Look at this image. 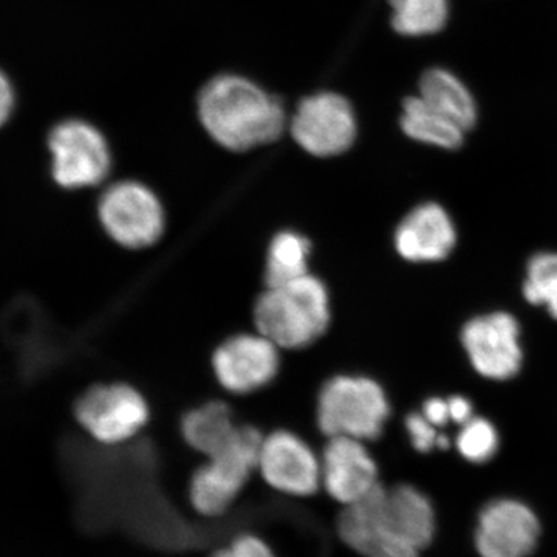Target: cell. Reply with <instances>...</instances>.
Listing matches in <instances>:
<instances>
[{"label": "cell", "instance_id": "27", "mask_svg": "<svg viewBox=\"0 0 557 557\" xmlns=\"http://www.w3.org/2000/svg\"><path fill=\"white\" fill-rule=\"evenodd\" d=\"M13 104L14 97L10 81L0 72V126H3L5 121L10 119Z\"/></svg>", "mask_w": 557, "mask_h": 557}, {"label": "cell", "instance_id": "7", "mask_svg": "<svg viewBox=\"0 0 557 557\" xmlns=\"http://www.w3.org/2000/svg\"><path fill=\"white\" fill-rule=\"evenodd\" d=\"M75 417L95 442L119 446L148 426L150 406L145 394L129 383H101L87 388L76 399Z\"/></svg>", "mask_w": 557, "mask_h": 557}, {"label": "cell", "instance_id": "22", "mask_svg": "<svg viewBox=\"0 0 557 557\" xmlns=\"http://www.w3.org/2000/svg\"><path fill=\"white\" fill-rule=\"evenodd\" d=\"M457 448L461 456L472 463H485L497 453L498 437L496 428L483 418L472 417L461 424L457 437Z\"/></svg>", "mask_w": 557, "mask_h": 557}, {"label": "cell", "instance_id": "20", "mask_svg": "<svg viewBox=\"0 0 557 557\" xmlns=\"http://www.w3.org/2000/svg\"><path fill=\"white\" fill-rule=\"evenodd\" d=\"M394 14L392 27L399 35H434L448 22V0H388Z\"/></svg>", "mask_w": 557, "mask_h": 557}, {"label": "cell", "instance_id": "14", "mask_svg": "<svg viewBox=\"0 0 557 557\" xmlns=\"http://www.w3.org/2000/svg\"><path fill=\"white\" fill-rule=\"evenodd\" d=\"M321 480L329 496L347 507L380 485L379 467L361 440L329 438L321 456Z\"/></svg>", "mask_w": 557, "mask_h": 557}, {"label": "cell", "instance_id": "26", "mask_svg": "<svg viewBox=\"0 0 557 557\" xmlns=\"http://www.w3.org/2000/svg\"><path fill=\"white\" fill-rule=\"evenodd\" d=\"M450 421L458 424L468 423L472 417V405L463 397H453L448 399Z\"/></svg>", "mask_w": 557, "mask_h": 557}, {"label": "cell", "instance_id": "5", "mask_svg": "<svg viewBox=\"0 0 557 557\" xmlns=\"http://www.w3.org/2000/svg\"><path fill=\"white\" fill-rule=\"evenodd\" d=\"M262 438L259 429L240 424L230 443L194 472L189 500L199 515L219 518L233 507L251 475L258 471Z\"/></svg>", "mask_w": 557, "mask_h": 557}, {"label": "cell", "instance_id": "9", "mask_svg": "<svg viewBox=\"0 0 557 557\" xmlns=\"http://www.w3.org/2000/svg\"><path fill=\"white\" fill-rule=\"evenodd\" d=\"M51 174L64 189L100 186L112 171V153L104 135L86 121L58 124L49 138Z\"/></svg>", "mask_w": 557, "mask_h": 557}, {"label": "cell", "instance_id": "3", "mask_svg": "<svg viewBox=\"0 0 557 557\" xmlns=\"http://www.w3.org/2000/svg\"><path fill=\"white\" fill-rule=\"evenodd\" d=\"M252 324L282 351L314 346L332 325L327 284L310 273L287 284L263 288L252 304Z\"/></svg>", "mask_w": 557, "mask_h": 557}, {"label": "cell", "instance_id": "19", "mask_svg": "<svg viewBox=\"0 0 557 557\" xmlns=\"http://www.w3.org/2000/svg\"><path fill=\"white\" fill-rule=\"evenodd\" d=\"M401 129L409 138L442 149H458L465 132L448 116L431 108L421 97L406 98L403 104Z\"/></svg>", "mask_w": 557, "mask_h": 557}, {"label": "cell", "instance_id": "1", "mask_svg": "<svg viewBox=\"0 0 557 557\" xmlns=\"http://www.w3.org/2000/svg\"><path fill=\"white\" fill-rule=\"evenodd\" d=\"M201 126L223 149L248 152L277 141L287 129L284 106L251 81L223 75L199 98Z\"/></svg>", "mask_w": 557, "mask_h": 557}, {"label": "cell", "instance_id": "12", "mask_svg": "<svg viewBox=\"0 0 557 557\" xmlns=\"http://www.w3.org/2000/svg\"><path fill=\"white\" fill-rule=\"evenodd\" d=\"M461 344L485 379L509 380L522 368L519 322L505 311L471 319L461 330Z\"/></svg>", "mask_w": 557, "mask_h": 557}, {"label": "cell", "instance_id": "6", "mask_svg": "<svg viewBox=\"0 0 557 557\" xmlns=\"http://www.w3.org/2000/svg\"><path fill=\"white\" fill-rule=\"evenodd\" d=\"M98 220L113 244L131 251L156 247L168 228L163 200L139 180H120L102 190Z\"/></svg>", "mask_w": 557, "mask_h": 557}, {"label": "cell", "instance_id": "8", "mask_svg": "<svg viewBox=\"0 0 557 557\" xmlns=\"http://www.w3.org/2000/svg\"><path fill=\"white\" fill-rule=\"evenodd\" d=\"M281 369V348L258 330L228 336L211 355L214 380L223 391L237 397H248L271 386Z\"/></svg>", "mask_w": 557, "mask_h": 557}, {"label": "cell", "instance_id": "25", "mask_svg": "<svg viewBox=\"0 0 557 557\" xmlns=\"http://www.w3.org/2000/svg\"><path fill=\"white\" fill-rule=\"evenodd\" d=\"M423 417L435 428L445 426L450 421L448 401L442 398L428 399L423 406Z\"/></svg>", "mask_w": 557, "mask_h": 557}, {"label": "cell", "instance_id": "17", "mask_svg": "<svg viewBox=\"0 0 557 557\" xmlns=\"http://www.w3.org/2000/svg\"><path fill=\"white\" fill-rule=\"evenodd\" d=\"M313 244L307 234L284 228L271 236L263 262V287L287 284L311 273Z\"/></svg>", "mask_w": 557, "mask_h": 557}, {"label": "cell", "instance_id": "23", "mask_svg": "<svg viewBox=\"0 0 557 557\" xmlns=\"http://www.w3.org/2000/svg\"><path fill=\"white\" fill-rule=\"evenodd\" d=\"M406 429L412 438V445L420 453H429L434 448H449V440L440 435L437 428L429 423L423 413H412L406 418Z\"/></svg>", "mask_w": 557, "mask_h": 557}, {"label": "cell", "instance_id": "18", "mask_svg": "<svg viewBox=\"0 0 557 557\" xmlns=\"http://www.w3.org/2000/svg\"><path fill=\"white\" fill-rule=\"evenodd\" d=\"M420 97L465 132L471 131L478 121V108L471 91L448 70H428L421 76Z\"/></svg>", "mask_w": 557, "mask_h": 557}, {"label": "cell", "instance_id": "13", "mask_svg": "<svg viewBox=\"0 0 557 557\" xmlns=\"http://www.w3.org/2000/svg\"><path fill=\"white\" fill-rule=\"evenodd\" d=\"M539 534L536 515L527 505L502 498L483 508L475 547L482 557H528L536 548Z\"/></svg>", "mask_w": 557, "mask_h": 557}, {"label": "cell", "instance_id": "11", "mask_svg": "<svg viewBox=\"0 0 557 557\" xmlns=\"http://www.w3.org/2000/svg\"><path fill=\"white\" fill-rule=\"evenodd\" d=\"M258 471L267 485L295 497H310L321 486V458L300 435L277 429L263 435Z\"/></svg>", "mask_w": 557, "mask_h": 557}, {"label": "cell", "instance_id": "4", "mask_svg": "<svg viewBox=\"0 0 557 557\" xmlns=\"http://www.w3.org/2000/svg\"><path fill=\"white\" fill-rule=\"evenodd\" d=\"M317 424L327 438L372 442L381 437L391 416L384 388L369 376L335 375L317 395Z\"/></svg>", "mask_w": 557, "mask_h": 557}, {"label": "cell", "instance_id": "21", "mask_svg": "<svg viewBox=\"0 0 557 557\" xmlns=\"http://www.w3.org/2000/svg\"><path fill=\"white\" fill-rule=\"evenodd\" d=\"M523 296L533 306L547 307L557 321V252H541L531 258Z\"/></svg>", "mask_w": 557, "mask_h": 557}, {"label": "cell", "instance_id": "16", "mask_svg": "<svg viewBox=\"0 0 557 557\" xmlns=\"http://www.w3.org/2000/svg\"><path fill=\"white\" fill-rule=\"evenodd\" d=\"M239 426L228 403L211 399L183 416L180 434L190 449L208 458L230 443Z\"/></svg>", "mask_w": 557, "mask_h": 557}, {"label": "cell", "instance_id": "10", "mask_svg": "<svg viewBox=\"0 0 557 557\" xmlns=\"http://www.w3.org/2000/svg\"><path fill=\"white\" fill-rule=\"evenodd\" d=\"M288 129L296 145L317 159L343 156L354 146L358 132L350 102L332 91L300 102Z\"/></svg>", "mask_w": 557, "mask_h": 557}, {"label": "cell", "instance_id": "24", "mask_svg": "<svg viewBox=\"0 0 557 557\" xmlns=\"http://www.w3.org/2000/svg\"><path fill=\"white\" fill-rule=\"evenodd\" d=\"M211 557H276L267 542L255 534H242Z\"/></svg>", "mask_w": 557, "mask_h": 557}, {"label": "cell", "instance_id": "2", "mask_svg": "<svg viewBox=\"0 0 557 557\" xmlns=\"http://www.w3.org/2000/svg\"><path fill=\"white\" fill-rule=\"evenodd\" d=\"M434 534V508L423 493L381 486L351 523L350 545L364 557H420Z\"/></svg>", "mask_w": 557, "mask_h": 557}, {"label": "cell", "instance_id": "15", "mask_svg": "<svg viewBox=\"0 0 557 557\" xmlns=\"http://www.w3.org/2000/svg\"><path fill=\"white\" fill-rule=\"evenodd\" d=\"M453 219L437 203L420 205L399 222L395 248L409 262H438L456 247Z\"/></svg>", "mask_w": 557, "mask_h": 557}]
</instances>
